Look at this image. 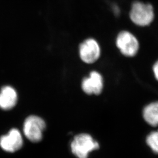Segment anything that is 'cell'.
Listing matches in <instances>:
<instances>
[{"label":"cell","mask_w":158,"mask_h":158,"mask_svg":"<svg viewBox=\"0 0 158 158\" xmlns=\"http://www.w3.org/2000/svg\"><path fill=\"white\" fill-rule=\"evenodd\" d=\"M72 152L77 158H88L90 153L99 148V143L88 134L74 136L71 145Z\"/></svg>","instance_id":"obj_1"},{"label":"cell","mask_w":158,"mask_h":158,"mask_svg":"<svg viewBox=\"0 0 158 158\" xmlns=\"http://www.w3.org/2000/svg\"><path fill=\"white\" fill-rule=\"evenodd\" d=\"M103 79L101 74L93 71L89 77L83 79L81 83L82 90L87 94H100L103 89Z\"/></svg>","instance_id":"obj_7"},{"label":"cell","mask_w":158,"mask_h":158,"mask_svg":"<svg viewBox=\"0 0 158 158\" xmlns=\"http://www.w3.org/2000/svg\"><path fill=\"white\" fill-rule=\"evenodd\" d=\"M23 146V137L17 129H12L7 135L0 138V147L6 152H15Z\"/></svg>","instance_id":"obj_6"},{"label":"cell","mask_w":158,"mask_h":158,"mask_svg":"<svg viewBox=\"0 0 158 158\" xmlns=\"http://www.w3.org/2000/svg\"><path fill=\"white\" fill-rule=\"evenodd\" d=\"M100 47L96 40H85L79 47V54L81 60L87 64L96 62L100 56Z\"/></svg>","instance_id":"obj_5"},{"label":"cell","mask_w":158,"mask_h":158,"mask_svg":"<svg viewBox=\"0 0 158 158\" xmlns=\"http://www.w3.org/2000/svg\"><path fill=\"white\" fill-rule=\"evenodd\" d=\"M130 19L136 25L146 27L152 23L155 13L150 4L136 1L132 4L130 12Z\"/></svg>","instance_id":"obj_2"},{"label":"cell","mask_w":158,"mask_h":158,"mask_svg":"<svg viewBox=\"0 0 158 158\" xmlns=\"http://www.w3.org/2000/svg\"><path fill=\"white\" fill-rule=\"evenodd\" d=\"M146 141L153 152L158 155V130L150 133L147 137Z\"/></svg>","instance_id":"obj_10"},{"label":"cell","mask_w":158,"mask_h":158,"mask_svg":"<svg viewBox=\"0 0 158 158\" xmlns=\"http://www.w3.org/2000/svg\"><path fill=\"white\" fill-rule=\"evenodd\" d=\"M46 128L45 122L40 117L31 115L25 119L23 124V132L30 141L38 142L43 138Z\"/></svg>","instance_id":"obj_3"},{"label":"cell","mask_w":158,"mask_h":158,"mask_svg":"<svg viewBox=\"0 0 158 158\" xmlns=\"http://www.w3.org/2000/svg\"><path fill=\"white\" fill-rule=\"evenodd\" d=\"M116 45L121 53L127 57L135 56L139 48V42L136 38L128 31H122L118 35Z\"/></svg>","instance_id":"obj_4"},{"label":"cell","mask_w":158,"mask_h":158,"mask_svg":"<svg viewBox=\"0 0 158 158\" xmlns=\"http://www.w3.org/2000/svg\"><path fill=\"white\" fill-rule=\"evenodd\" d=\"M143 117L148 124L158 127V102H153L144 108Z\"/></svg>","instance_id":"obj_9"},{"label":"cell","mask_w":158,"mask_h":158,"mask_svg":"<svg viewBox=\"0 0 158 158\" xmlns=\"http://www.w3.org/2000/svg\"><path fill=\"white\" fill-rule=\"evenodd\" d=\"M153 72L155 79L158 81V60L155 62L153 66Z\"/></svg>","instance_id":"obj_11"},{"label":"cell","mask_w":158,"mask_h":158,"mask_svg":"<svg viewBox=\"0 0 158 158\" xmlns=\"http://www.w3.org/2000/svg\"><path fill=\"white\" fill-rule=\"evenodd\" d=\"M18 96L15 90L10 86L2 87L0 91V108L10 110L17 104Z\"/></svg>","instance_id":"obj_8"}]
</instances>
